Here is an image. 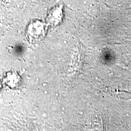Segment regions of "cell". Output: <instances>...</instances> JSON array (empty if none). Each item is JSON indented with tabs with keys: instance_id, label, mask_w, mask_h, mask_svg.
<instances>
[{
	"instance_id": "4",
	"label": "cell",
	"mask_w": 131,
	"mask_h": 131,
	"mask_svg": "<svg viewBox=\"0 0 131 131\" xmlns=\"http://www.w3.org/2000/svg\"><path fill=\"white\" fill-rule=\"evenodd\" d=\"M1 88H2V84L0 83V90H1Z\"/></svg>"
},
{
	"instance_id": "2",
	"label": "cell",
	"mask_w": 131,
	"mask_h": 131,
	"mask_svg": "<svg viewBox=\"0 0 131 131\" xmlns=\"http://www.w3.org/2000/svg\"><path fill=\"white\" fill-rule=\"evenodd\" d=\"M20 75L15 72L10 71L6 73L5 77L3 78V82L7 86L10 88H16L20 84Z\"/></svg>"
},
{
	"instance_id": "3",
	"label": "cell",
	"mask_w": 131,
	"mask_h": 131,
	"mask_svg": "<svg viewBox=\"0 0 131 131\" xmlns=\"http://www.w3.org/2000/svg\"><path fill=\"white\" fill-rule=\"evenodd\" d=\"M62 20V11L61 7L52 9L47 15V21L48 24L51 26H57L61 22Z\"/></svg>"
},
{
	"instance_id": "1",
	"label": "cell",
	"mask_w": 131,
	"mask_h": 131,
	"mask_svg": "<svg viewBox=\"0 0 131 131\" xmlns=\"http://www.w3.org/2000/svg\"><path fill=\"white\" fill-rule=\"evenodd\" d=\"M45 34V25L42 21L34 20L26 28V36L30 41L36 42L41 39Z\"/></svg>"
}]
</instances>
